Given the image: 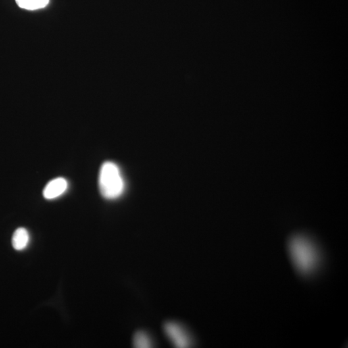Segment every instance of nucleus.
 Masks as SVG:
<instances>
[{
  "mask_svg": "<svg viewBox=\"0 0 348 348\" xmlns=\"http://www.w3.org/2000/svg\"><path fill=\"white\" fill-rule=\"evenodd\" d=\"M133 345L134 348H148L152 347V342L149 335L142 331L135 333L133 338Z\"/></svg>",
  "mask_w": 348,
  "mask_h": 348,
  "instance_id": "0eeeda50",
  "label": "nucleus"
},
{
  "mask_svg": "<svg viewBox=\"0 0 348 348\" xmlns=\"http://www.w3.org/2000/svg\"><path fill=\"white\" fill-rule=\"evenodd\" d=\"M164 333L176 348L190 347V339L184 329L176 322H168L164 325Z\"/></svg>",
  "mask_w": 348,
  "mask_h": 348,
  "instance_id": "7ed1b4c3",
  "label": "nucleus"
},
{
  "mask_svg": "<svg viewBox=\"0 0 348 348\" xmlns=\"http://www.w3.org/2000/svg\"><path fill=\"white\" fill-rule=\"evenodd\" d=\"M29 241H30V235L28 231L24 228H19L12 235V247L18 251H22L26 249Z\"/></svg>",
  "mask_w": 348,
  "mask_h": 348,
  "instance_id": "39448f33",
  "label": "nucleus"
},
{
  "mask_svg": "<svg viewBox=\"0 0 348 348\" xmlns=\"http://www.w3.org/2000/svg\"><path fill=\"white\" fill-rule=\"evenodd\" d=\"M68 185L67 181L64 178L54 179L46 185L43 190V197L48 200L56 199L65 192Z\"/></svg>",
  "mask_w": 348,
  "mask_h": 348,
  "instance_id": "20e7f679",
  "label": "nucleus"
},
{
  "mask_svg": "<svg viewBox=\"0 0 348 348\" xmlns=\"http://www.w3.org/2000/svg\"><path fill=\"white\" fill-rule=\"evenodd\" d=\"M98 183L100 192L105 199H116L124 193V178L120 168L113 162L107 161L102 164Z\"/></svg>",
  "mask_w": 348,
  "mask_h": 348,
  "instance_id": "f03ea898",
  "label": "nucleus"
},
{
  "mask_svg": "<svg viewBox=\"0 0 348 348\" xmlns=\"http://www.w3.org/2000/svg\"><path fill=\"white\" fill-rule=\"evenodd\" d=\"M20 8L29 10L43 9L49 4V0H15Z\"/></svg>",
  "mask_w": 348,
  "mask_h": 348,
  "instance_id": "423d86ee",
  "label": "nucleus"
},
{
  "mask_svg": "<svg viewBox=\"0 0 348 348\" xmlns=\"http://www.w3.org/2000/svg\"><path fill=\"white\" fill-rule=\"evenodd\" d=\"M287 249L293 266L300 274L310 276L320 262L319 252L311 239L303 235H295L289 239Z\"/></svg>",
  "mask_w": 348,
  "mask_h": 348,
  "instance_id": "f257e3e1",
  "label": "nucleus"
}]
</instances>
